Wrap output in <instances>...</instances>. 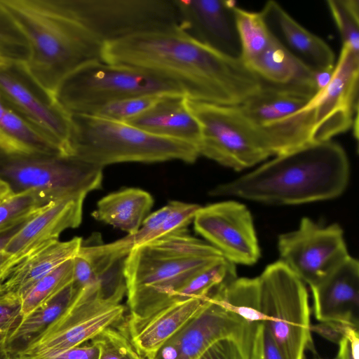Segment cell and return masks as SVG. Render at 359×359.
<instances>
[{
	"label": "cell",
	"instance_id": "4fadbf2b",
	"mask_svg": "<svg viewBox=\"0 0 359 359\" xmlns=\"http://www.w3.org/2000/svg\"><path fill=\"white\" fill-rule=\"evenodd\" d=\"M280 259L304 283L316 285L349 256L338 224L323 226L303 217L298 229L280 234Z\"/></svg>",
	"mask_w": 359,
	"mask_h": 359
},
{
	"label": "cell",
	"instance_id": "ac0fdd59",
	"mask_svg": "<svg viewBox=\"0 0 359 359\" xmlns=\"http://www.w3.org/2000/svg\"><path fill=\"white\" fill-rule=\"evenodd\" d=\"M181 29L200 42L230 56L241 57L234 1L175 0Z\"/></svg>",
	"mask_w": 359,
	"mask_h": 359
},
{
	"label": "cell",
	"instance_id": "f6af8a7d",
	"mask_svg": "<svg viewBox=\"0 0 359 359\" xmlns=\"http://www.w3.org/2000/svg\"><path fill=\"white\" fill-rule=\"evenodd\" d=\"M27 221L0 232V252L5 250L11 239L23 227Z\"/></svg>",
	"mask_w": 359,
	"mask_h": 359
},
{
	"label": "cell",
	"instance_id": "ffe728a7",
	"mask_svg": "<svg viewBox=\"0 0 359 359\" xmlns=\"http://www.w3.org/2000/svg\"><path fill=\"white\" fill-rule=\"evenodd\" d=\"M83 244L81 237L43 243L16 257L4 272L0 285L22 299L33 285L65 262L72 259Z\"/></svg>",
	"mask_w": 359,
	"mask_h": 359
},
{
	"label": "cell",
	"instance_id": "3957f363",
	"mask_svg": "<svg viewBox=\"0 0 359 359\" xmlns=\"http://www.w3.org/2000/svg\"><path fill=\"white\" fill-rule=\"evenodd\" d=\"M25 35L29 57L25 65L53 95L59 83L81 66L102 60L103 43L69 11L65 0H0Z\"/></svg>",
	"mask_w": 359,
	"mask_h": 359
},
{
	"label": "cell",
	"instance_id": "5bb4252c",
	"mask_svg": "<svg viewBox=\"0 0 359 359\" xmlns=\"http://www.w3.org/2000/svg\"><path fill=\"white\" fill-rule=\"evenodd\" d=\"M257 325L228 311L208 294L198 312L149 359H197L225 339L235 341L249 359Z\"/></svg>",
	"mask_w": 359,
	"mask_h": 359
},
{
	"label": "cell",
	"instance_id": "60d3db41",
	"mask_svg": "<svg viewBox=\"0 0 359 359\" xmlns=\"http://www.w3.org/2000/svg\"><path fill=\"white\" fill-rule=\"evenodd\" d=\"M197 359H247L239 346L228 339L219 340L206 349Z\"/></svg>",
	"mask_w": 359,
	"mask_h": 359
},
{
	"label": "cell",
	"instance_id": "4dcf8cb0",
	"mask_svg": "<svg viewBox=\"0 0 359 359\" xmlns=\"http://www.w3.org/2000/svg\"><path fill=\"white\" fill-rule=\"evenodd\" d=\"M234 15L241 45V59L247 64L266 49L273 33L261 11H250L236 6Z\"/></svg>",
	"mask_w": 359,
	"mask_h": 359
},
{
	"label": "cell",
	"instance_id": "f907efd6",
	"mask_svg": "<svg viewBox=\"0 0 359 359\" xmlns=\"http://www.w3.org/2000/svg\"><path fill=\"white\" fill-rule=\"evenodd\" d=\"M11 62H13V61H11L10 60H8V59L4 57V56H2L1 55H0V67L7 65L8 63H9Z\"/></svg>",
	"mask_w": 359,
	"mask_h": 359
},
{
	"label": "cell",
	"instance_id": "f35d334b",
	"mask_svg": "<svg viewBox=\"0 0 359 359\" xmlns=\"http://www.w3.org/2000/svg\"><path fill=\"white\" fill-rule=\"evenodd\" d=\"M249 359H285L264 323L256 326Z\"/></svg>",
	"mask_w": 359,
	"mask_h": 359
},
{
	"label": "cell",
	"instance_id": "cb8c5ba5",
	"mask_svg": "<svg viewBox=\"0 0 359 359\" xmlns=\"http://www.w3.org/2000/svg\"><path fill=\"white\" fill-rule=\"evenodd\" d=\"M126 123L157 136L190 143L198 149L201 142V127L187 105L185 95H165Z\"/></svg>",
	"mask_w": 359,
	"mask_h": 359
},
{
	"label": "cell",
	"instance_id": "277c9868",
	"mask_svg": "<svg viewBox=\"0 0 359 359\" xmlns=\"http://www.w3.org/2000/svg\"><path fill=\"white\" fill-rule=\"evenodd\" d=\"M223 257L187 229L136 246L123 268L130 315L143 317L164 307L192 278Z\"/></svg>",
	"mask_w": 359,
	"mask_h": 359
},
{
	"label": "cell",
	"instance_id": "f1b7e54d",
	"mask_svg": "<svg viewBox=\"0 0 359 359\" xmlns=\"http://www.w3.org/2000/svg\"><path fill=\"white\" fill-rule=\"evenodd\" d=\"M76 292L72 282L51 299L22 318L11 330L8 337V349L11 357L42 335L66 310Z\"/></svg>",
	"mask_w": 359,
	"mask_h": 359
},
{
	"label": "cell",
	"instance_id": "83f0119b",
	"mask_svg": "<svg viewBox=\"0 0 359 359\" xmlns=\"http://www.w3.org/2000/svg\"><path fill=\"white\" fill-rule=\"evenodd\" d=\"M0 154L65 155L57 145L13 111L1 97Z\"/></svg>",
	"mask_w": 359,
	"mask_h": 359
},
{
	"label": "cell",
	"instance_id": "7402d4cb",
	"mask_svg": "<svg viewBox=\"0 0 359 359\" xmlns=\"http://www.w3.org/2000/svg\"><path fill=\"white\" fill-rule=\"evenodd\" d=\"M207 297L172 303L143 317L129 315L126 324L132 342L144 358H150L198 312Z\"/></svg>",
	"mask_w": 359,
	"mask_h": 359
},
{
	"label": "cell",
	"instance_id": "484cf974",
	"mask_svg": "<svg viewBox=\"0 0 359 359\" xmlns=\"http://www.w3.org/2000/svg\"><path fill=\"white\" fill-rule=\"evenodd\" d=\"M246 65L265 84L317 93L315 70L292 53L273 34L266 49Z\"/></svg>",
	"mask_w": 359,
	"mask_h": 359
},
{
	"label": "cell",
	"instance_id": "1f68e13d",
	"mask_svg": "<svg viewBox=\"0 0 359 359\" xmlns=\"http://www.w3.org/2000/svg\"><path fill=\"white\" fill-rule=\"evenodd\" d=\"M73 258L41 278L22 297L21 318L46 302L72 282Z\"/></svg>",
	"mask_w": 359,
	"mask_h": 359
},
{
	"label": "cell",
	"instance_id": "bcb514c9",
	"mask_svg": "<svg viewBox=\"0 0 359 359\" xmlns=\"http://www.w3.org/2000/svg\"><path fill=\"white\" fill-rule=\"evenodd\" d=\"M11 331L0 332V359H11V355L8 349L7 341Z\"/></svg>",
	"mask_w": 359,
	"mask_h": 359
},
{
	"label": "cell",
	"instance_id": "30bf717a",
	"mask_svg": "<svg viewBox=\"0 0 359 359\" xmlns=\"http://www.w3.org/2000/svg\"><path fill=\"white\" fill-rule=\"evenodd\" d=\"M72 16L104 43L137 34L180 28L175 0H65Z\"/></svg>",
	"mask_w": 359,
	"mask_h": 359
},
{
	"label": "cell",
	"instance_id": "ab89813d",
	"mask_svg": "<svg viewBox=\"0 0 359 359\" xmlns=\"http://www.w3.org/2000/svg\"><path fill=\"white\" fill-rule=\"evenodd\" d=\"M21 298L8 293L0 298V332L11 331L21 320Z\"/></svg>",
	"mask_w": 359,
	"mask_h": 359
},
{
	"label": "cell",
	"instance_id": "8992f818",
	"mask_svg": "<svg viewBox=\"0 0 359 359\" xmlns=\"http://www.w3.org/2000/svg\"><path fill=\"white\" fill-rule=\"evenodd\" d=\"M172 94L185 93L176 82L150 72L95 60L67 75L53 96L69 114H85L94 107L126 97Z\"/></svg>",
	"mask_w": 359,
	"mask_h": 359
},
{
	"label": "cell",
	"instance_id": "8d00e7d4",
	"mask_svg": "<svg viewBox=\"0 0 359 359\" xmlns=\"http://www.w3.org/2000/svg\"><path fill=\"white\" fill-rule=\"evenodd\" d=\"M163 95H144L126 97L94 107L84 115L126 123L149 109Z\"/></svg>",
	"mask_w": 359,
	"mask_h": 359
},
{
	"label": "cell",
	"instance_id": "8fae6325",
	"mask_svg": "<svg viewBox=\"0 0 359 359\" xmlns=\"http://www.w3.org/2000/svg\"><path fill=\"white\" fill-rule=\"evenodd\" d=\"M122 299L105 297L95 285L81 289L46 331L13 358L46 359L91 340L124 320Z\"/></svg>",
	"mask_w": 359,
	"mask_h": 359
},
{
	"label": "cell",
	"instance_id": "d4e9b609",
	"mask_svg": "<svg viewBox=\"0 0 359 359\" xmlns=\"http://www.w3.org/2000/svg\"><path fill=\"white\" fill-rule=\"evenodd\" d=\"M126 258L114 255L103 244H82L73 258L74 288L78 292L95 285L105 297L123 299L126 295L123 274Z\"/></svg>",
	"mask_w": 359,
	"mask_h": 359
},
{
	"label": "cell",
	"instance_id": "7c38bea8",
	"mask_svg": "<svg viewBox=\"0 0 359 359\" xmlns=\"http://www.w3.org/2000/svg\"><path fill=\"white\" fill-rule=\"evenodd\" d=\"M314 95L304 90L264 83L238 106L266 135L275 156L312 142L313 109L307 104Z\"/></svg>",
	"mask_w": 359,
	"mask_h": 359
},
{
	"label": "cell",
	"instance_id": "e575fe53",
	"mask_svg": "<svg viewBox=\"0 0 359 359\" xmlns=\"http://www.w3.org/2000/svg\"><path fill=\"white\" fill-rule=\"evenodd\" d=\"M173 207V201L149 215L134 233L109 243L104 244L107 251L121 258H126L136 246L163 237L161 225Z\"/></svg>",
	"mask_w": 359,
	"mask_h": 359
},
{
	"label": "cell",
	"instance_id": "7dc6e473",
	"mask_svg": "<svg viewBox=\"0 0 359 359\" xmlns=\"http://www.w3.org/2000/svg\"><path fill=\"white\" fill-rule=\"evenodd\" d=\"M15 256L12 255L5 250L0 252V280L9 266L13 262Z\"/></svg>",
	"mask_w": 359,
	"mask_h": 359
},
{
	"label": "cell",
	"instance_id": "ba28073f",
	"mask_svg": "<svg viewBox=\"0 0 359 359\" xmlns=\"http://www.w3.org/2000/svg\"><path fill=\"white\" fill-rule=\"evenodd\" d=\"M258 278L264 323L285 359H305L306 350L313 346L305 284L279 260Z\"/></svg>",
	"mask_w": 359,
	"mask_h": 359
},
{
	"label": "cell",
	"instance_id": "f546056e",
	"mask_svg": "<svg viewBox=\"0 0 359 359\" xmlns=\"http://www.w3.org/2000/svg\"><path fill=\"white\" fill-rule=\"evenodd\" d=\"M210 296L245 320L258 324L265 317L260 309V291L258 276L236 278L213 290Z\"/></svg>",
	"mask_w": 359,
	"mask_h": 359
},
{
	"label": "cell",
	"instance_id": "d6986e66",
	"mask_svg": "<svg viewBox=\"0 0 359 359\" xmlns=\"http://www.w3.org/2000/svg\"><path fill=\"white\" fill-rule=\"evenodd\" d=\"M316 318L359 327V263L348 256L310 287Z\"/></svg>",
	"mask_w": 359,
	"mask_h": 359
},
{
	"label": "cell",
	"instance_id": "d590c367",
	"mask_svg": "<svg viewBox=\"0 0 359 359\" xmlns=\"http://www.w3.org/2000/svg\"><path fill=\"white\" fill-rule=\"evenodd\" d=\"M327 6L342 40V46L359 54V1L328 0Z\"/></svg>",
	"mask_w": 359,
	"mask_h": 359
},
{
	"label": "cell",
	"instance_id": "2e32d148",
	"mask_svg": "<svg viewBox=\"0 0 359 359\" xmlns=\"http://www.w3.org/2000/svg\"><path fill=\"white\" fill-rule=\"evenodd\" d=\"M359 54L342 46L326 87L307 104L313 109L311 141L332 140L358 123Z\"/></svg>",
	"mask_w": 359,
	"mask_h": 359
},
{
	"label": "cell",
	"instance_id": "d6a6232c",
	"mask_svg": "<svg viewBox=\"0 0 359 359\" xmlns=\"http://www.w3.org/2000/svg\"><path fill=\"white\" fill-rule=\"evenodd\" d=\"M53 202L35 191L12 194L0 203V232L30 219Z\"/></svg>",
	"mask_w": 359,
	"mask_h": 359
},
{
	"label": "cell",
	"instance_id": "b9f144b4",
	"mask_svg": "<svg viewBox=\"0 0 359 359\" xmlns=\"http://www.w3.org/2000/svg\"><path fill=\"white\" fill-rule=\"evenodd\" d=\"M348 326L352 325L337 321H320L318 323L311 325L310 329L311 332L316 333L332 343L339 344L345 338Z\"/></svg>",
	"mask_w": 359,
	"mask_h": 359
},
{
	"label": "cell",
	"instance_id": "836d02e7",
	"mask_svg": "<svg viewBox=\"0 0 359 359\" xmlns=\"http://www.w3.org/2000/svg\"><path fill=\"white\" fill-rule=\"evenodd\" d=\"M90 341L98 349V359H144L131 341L126 320L105 328Z\"/></svg>",
	"mask_w": 359,
	"mask_h": 359
},
{
	"label": "cell",
	"instance_id": "c3c4849f",
	"mask_svg": "<svg viewBox=\"0 0 359 359\" xmlns=\"http://www.w3.org/2000/svg\"><path fill=\"white\" fill-rule=\"evenodd\" d=\"M338 346L339 350L335 359H353L348 343L345 338L339 342Z\"/></svg>",
	"mask_w": 359,
	"mask_h": 359
},
{
	"label": "cell",
	"instance_id": "5b68a950",
	"mask_svg": "<svg viewBox=\"0 0 359 359\" xmlns=\"http://www.w3.org/2000/svg\"><path fill=\"white\" fill-rule=\"evenodd\" d=\"M69 115L67 155L99 168L123 162L192 163L200 156L194 144L157 136L127 123Z\"/></svg>",
	"mask_w": 359,
	"mask_h": 359
},
{
	"label": "cell",
	"instance_id": "7a4b0ae2",
	"mask_svg": "<svg viewBox=\"0 0 359 359\" xmlns=\"http://www.w3.org/2000/svg\"><path fill=\"white\" fill-rule=\"evenodd\" d=\"M350 164L343 147L312 142L275 157L210 194L266 204L299 205L335 198L348 184Z\"/></svg>",
	"mask_w": 359,
	"mask_h": 359
},
{
	"label": "cell",
	"instance_id": "9a60e30c",
	"mask_svg": "<svg viewBox=\"0 0 359 359\" xmlns=\"http://www.w3.org/2000/svg\"><path fill=\"white\" fill-rule=\"evenodd\" d=\"M0 97L67 155L70 115L29 74L25 62L0 67Z\"/></svg>",
	"mask_w": 359,
	"mask_h": 359
},
{
	"label": "cell",
	"instance_id": "f5cc1de1",
	"mask_svg": "<svg viewBox=\"0 0 359 359\" xmlns=\"http://www.w3.org/2000/svg\"><path fill=\"white\" fill-rule=\"evenodd\" d=\"M13 358V359H23V358H17V357H15V358Z\"/></svg>",
	"mask_w": 359,
	"mask_h": 359
},
{
	"label": "cell",
	"instance_id": "e0dca14e",
	"mask_svg": "<svg viewBox=\"0 0 359 359\" xmlns=\"http://www.w3.org/2000/svg\"><path fill=\"white\" fill-rule=\"evenodd\" d=\"M195 231L233 264L252 265L260 257L252 215L236 201L201 207L194 220Z\"/></svg>",
	"mask_w": 359,
	"mask_h": 359
},
{
	"label": "cell",
	"instance_id": "603a6c76",
	"mask_svg": "<svg viewBox=\"0 0 359 359\" xmlns=\"http://www.w3.org/2000/svg\"><path fill=\"white\" fill-rule=\"evenodd\" d=\"M261 11L273 34L309 67L315 71L334 68L336 57L331 47L301 25L278 2L267 1Z\"/></svg>",
	"mask_w": 359,
	"mask_h": 359
},
{
	"label": "cell",
	"instance_id": "681fc988",
	"mask_svg": "<svg viewBox=\"0 0 359 359\" xmlns=\"http://www.w3.org/2000/svg\"><path fill=\"white\" fill-rule=\"evenodd\" d=\"M11 195L9 187L0 180V203Z\"/></svg>",
	"mask_w": 359,
	"mask_h": 359
},
{
	"label": "cell",
	"instance_id": "db71d44e",
	"mask_svg": "<svg viewBox=\"0 0 359 359\" xmlns=\"http://www.w3.org/2000/svg\"><path fill=\"white\" fill-rule=\"evenodd\" d=\"M317 359H323V358H317Z\"/></svg>",
	"mask_w": 359,
	"mask_h": 359
},
{
	"label": "cell",
	"instance_id": "ee69618b",
	"mask_svg": "<svg viewBox=\"0 0 359 359\" xmlns=\"http://www.w3.org/2000/svg\"><path fill=\"white\" fill-rule=\"evenodd\" d=\"M345 339L347 340L353 359H359V332L358 328L348 326Z\"/></svg>",
	"mask_w": 359,
	"mask_h": 359
},
{
	"label": "cell",
	"instance_id": "6da1fadb",
	"mask_svg": "<svg viewBox=\"0 0 359 359\" xmlns=\"http://www.w3.org/2000/svg\"><path fill=\"white\" fill-rule=\"evenodd\" d=\"M102 60L163 76L178 83L188 99L218 105L242 104L264 85L241 57L221 53L180 28L104 43Z\"/></svg>",
	"mask_w": 359,
	"mask_h": 359
},
{
	"label": "cell",
	"instance_id": "52a82bcc",
	"mask_svg": "<svg viewBox=\"0 0 359 359\" xmlns=\"http://www.w3.org/2000/svg\"><path fill=\"white\" fill-rule=\"evenodd\" d=\"M187 105L201 127L200 156L236 171L273 156L266 135L238 105H218L188 98Z\"/></svg>",
	"mask_w": 359,
	"mask_h": 359
},
{
	"label": "cell",
	"instance_id": "44dd1931",
	"mask_svg": "<svg viewBox=\"0 0 359 359\" xmlns=\"http://www.w3.org/2000/svg\"><path fill=\"white\" fill-rule=\"evenodd\" d=\"M85 196L68 197L46 206L14 236L5 251L18 257L43 243L57 241L67 229L78 227L82 221Z\"/></svg>",
	"mask_w": 359,
	"mask_h": 359
},
{
	"label": "cell",
	"instance_id": "4316f807",
	"mask_svg": "<svg viewBox=\"0 0 359 359\" xmlns=\"http://www.w3.org/2000/svg\"><path fill=\"white\" fill-rule=\"evenodd\" d=\"M154 202L152 196L144 190L122 189L102 197L92 217L132 234L140 229L149 215Z\"/></svg>",
	"mask_w": 359,
	"mask_h": 359
},
{
	"label": "cell",
	"instance_id": "9c48e42d",
	"mask_svg": "<svg viewBox=\"0 0 359 359\" xmlns=\"http://www.w3.org/2000/svg\"><path fill=\"white\" fill-rule=\"evenodd\" d=\"M102 169L68 155L0 154V180L12 194L35 191L50 201L99 189Z\"/></svg>",
	"mask_w": 359,
	"mask_h": 359
},
{
	"label": "cell",
	"instance_id": "74e56055",
	"mask_svg": "<svg viewBox=\"0 0 359 359\" xmlns=\"http://www.w3.org/2000/svg\"><path fill=\"white\" fill-rule=\"evenodd\" d=\"M29 53L25 35L0 2V55L11 61L26 62Z\"/></svg>",
	"mask_w": 359,
	"mask_h": 359
},
{
	"label": "cell",
	"instance_id": "11a10c76",
	"mask_svg": "<svg viewBox=\"0 0 359 359\" xmlns=\"http://www.w3.org/2000/svg\"><path fill=\"white\" fill-rule=\"evenodd\" d=\"M12 359V358H11Z\"/></svg>",
	"mask_w": 359,
	"mask_h": 359
},
{
	"label": "cell",
	"instance_id": "7bdbcfd3",
	"mask_svg": "<svg viewBox=\"0 0 359 359\" xmlns=\"http://www.w3.org/2000/svg\"><path fill=\"white\" fill-rule=\"evenodd\" d=\"M97 348L91 342L86 341L54 356L46 359H98Z\"/></svg>",
	"mask_w": 359,
	"mask_h": 359
},
{
	"label": "cell",
	"instance_id": "816d5d0a",
	"mask_svg": "<svg viewBox=\"0 0 359 359\" xmlns=\"http://www.w3.org/2000/svg\"><path fill=\"white\" fill-rule=\"evenodd\" d=\"M6 290L0 285V298L7 294Z\"/></svg>",
	"mask_w": 359,
	"mask_h": 359
}]
</instances>
